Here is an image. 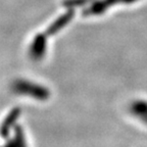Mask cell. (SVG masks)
I'll list each match as a JSON object with an SVG mask.
<instances>
[{"label":"cell","instance_id":"1","mask_svg":"<svg viewBox=\"0 0 147 147\" xmlns=\"http://www.w3.org/2000/svg\"><path fill=\"white\" fill-rule=\"evenodd\" d=\"M14 90L24 94L33 95L36 97H44L47 95V91L41 86L29 83L28 81H18L14 84Z\"/></svg>","mask_w":147,"mask_h":147},{"label":"cell","instance_id":"2","mask_svg":"<svg viewBox=\"0 0 147 147\" xmlns=\"http://www.w3.org/2000/svg\"><path fill=\"white\" fill-rule=\"evenodd\" d=\"M46 38L43 34H38L33 40L30 47V54L34 59H40L45 52Z\"/></svg>","mask_w":147,"mask_h":147},{"label":"cell","instance_id":"3","mask_svg":"<svg viewBox=\"0 0 147 147\" xmlns=\"http://www.w3.org/2000/svg\"><path fill=\"white\" fill-rule=\"evenodd\" d=\"M69 18H71V13L63 14L61 18H58L57 21H55L54 23H53L52 25L48 28V30H47V34H49V35L54 34L56 31H58L60 28H62L65 24L67 23V22H69Z\"/></svg>","mask_w":147,"mask_h":147}]
</instances>
